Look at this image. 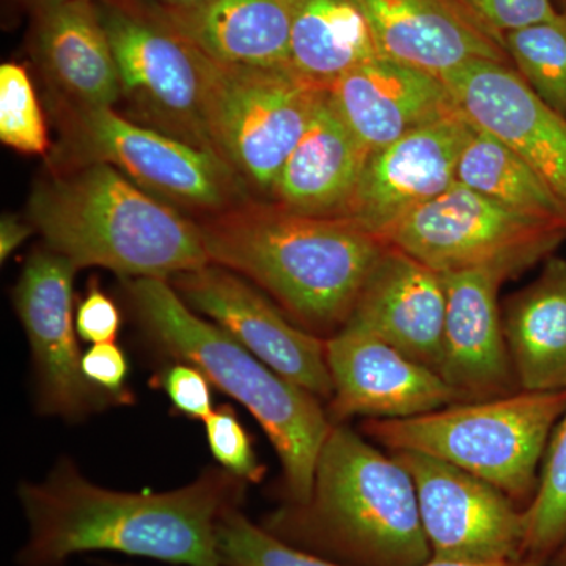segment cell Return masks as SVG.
I'll list each match as a JSON object with an SVG mask.
<instances>
[{"label":"cell","instance_id":"52a82bcc","mask_svg":"<svg viewBox=\"0 0 566 566\" xmlns=\"http://www.w3.org/2000/svg\"><path fill=\"white\" fill-rule=\"evenodd\" d=\"M324 92L290 66L253 69L211 61L208 128L216 153L245 188L271 199L283 164L311 125Z\"/></svg>","mask_w":566,"mask_h":566},{"label":"cell","instance_id":"e575fe53","mask_svg":"<svg viewBox=\"0 0 566 566\" xmlns=\"http://www.w3.org/2000/svg\"><path fill=\"white\" fill-rule=\"evenodd\" d=\"M82 371L85 378L103 392L120 398L123 403H132V394L125 387L128 378V360L120 346L93 345L82 357Z\"/></svg>","mask_w":566,"mask_h":566},{"label":"cell","instance_id":"30bf717a","mask_svg":"<svg viewBox=\"0 0 566 566\" xmlns=\"http://www.w3.org/2000/svg\"><path fill=\"white\" fill-rule=\"evenodd\" d=\"M381 240L441 274L501 270L515 277L549 259L566 230L506 210L457 181Z\"/></svg>","mask_w":566,"mask_h":566},{"label":"cell","instance_id":"836d02e7","mask_svg":"<svg viewBox=\"0 0 566 566\" xmlns=\"http://www.w3.org/2000/svg\"><path fill=\"white\" fill-rule=\"evenodd\" d=\"M122 327L117 304L92 282L84 300L77 305L76 331L84 342L92 345L114 344Z\"/></svg>","mask_w":566,"mask_h":566},{"label":"cell","instance_id":"3957f363","mask_svg":"<svg viewBox=\"0 0 566 566\" xmlns=\"http://www.w3.org/2000/svg\"><path fill=\"white\" fill-rule=\"evenodd\" d=\"M286 545L349 566H422L431 558L411 475L390 453L334 423L304 504L263 517Z\"/></svg>","mask_w":566,"mask_h":566},{"label":"cell","instance_id":"5b68a950","mask_svg":"<svg viewBox=\"0 0 566 566\" xmlns=\"http://www.w3.org/2000/svg\"><path fill=\"white\" fill-rule=\"evenodd\" d=\"M126 289L145 334L159 352L199 368L212 387L248 408L281 461L286 504H304L334 424L322 400L196 315L169 281L129 279Z\"/></svg>","mask_w":566,"mask_h":566},{"label":"cell","instance_id":"d4e9b609","mask_svg":"<svg viewBox=\"0 0 566 566\" xmlns=\"http://www.w3.org/2000/svg\"><path fill=\"white\" fill-rule=\"evenodd\" d=\"M289 66L329 88L349 70L378 57L374 36L353 0H289Z\"/></svg>","mask_w":566,"mask_h":566},{"label":"cell","instance_id":"277c9868","mask_svg":"<svg viewBox=\"0 0 566 566\" xmlns=\"http://www.w3.org/2000/svg\"><path fill=\"white\" fill-rule=\"evenodd\" d=\"M29 222L77 268H104L126 281H169L210 264L199 223L106 163L71 164L43 178L29 200Z\"/></svg>","mask_w":566,"mask_h":566},{"label":"cell","instance_id":"7c38bea8","mask_svg":"<svg viewBox=\"0 0 566 566\" xmlns=\"http://www.w3.org/2000/svg\"><path fill=\"white\" fill-rule=\"evenodd\" d=\"M411 475L431 557L502 562L526 557V517L479 476L415 452H390Z\"/></svg>","mask_w":566,"mask_h":566},{"label":"cell","instance_id":"8fae6325","mask_svg":"<svg viewBox=\"0 0 566 566\" xmlns=\"http://www.w3.org/2000/svg\"><path fill=\"white\" fill-rule=\"evenodd\" d=\"M80 268L51 249L32 253L14 289V307L31 345L36 406L43 416L80 422L120 398L93 386L82 371L73 314V282Z\"/></svg>","mask_w":566,"mask_h":566},{"label":"cell","instance_id":"484cf974","mask_svg":"<svg viewBox=\"0 0 566 566\" xmlns=\"http://www.w3.org/2000/svg\"><path fill=\"white\" fill-rule=\"evenodd\" d=\"M457 181L506 210L566 230V208L505 142L474 123L458 159Z\"/></svg>","mask_w":566,"mask_h":566},{"label":"cell","instance_id":"6da1fadb","mask_svg":"<svg viewBox=\"0 0 566 566\" xmlns=\"http://www.w3.org/2000/svg\"><path fill=\"white\" fill-rule=\"evenodd\" d=\"M248 482L207 468L166 493H126L95 485L63 458L40 483L18 486L28 539L18 566H65L77 554L112 551L186 566H222L219 524L241 509Z\"/></svg>","mask_w":566,"mask_h":566},{"label":"cell","instance_id":"ab89813d","mask_svg":"<svg viewBox=\"0 0 566 566\" xmlns=\"http://www.w3.org/2000/svg\"><path fill=\"white\" fill-rule=\"evenodd\" d=\"M35 9H41V7L51 6V3L62 2V0H29Z\"/></svg>","mask_w":566,"mask_h":566},{"label":"cell","instance_id":"d6986e66","mask_svg":"<svg viewBox=\"0 0 566 566\" xmlns=\"http://www.w3.org/2000/svg\"><path fill=\"white\" fill-rule=\"evenodd\" d=\"M446 305L442 274L387 244L348 324L364 327L439 374Z\"/></svg>","mask_w":566,"mask_h":566},{"label":"cell","instance_id":"4dcf8cb0","mask_svg":"<svg viewBox=\"0 0 566 566\" xmlns=\"http://www.w3.org/2000/svg\"><path fill=\"white\" fill-rule=\"evenodd\" d=\"M203 423L212 457L222 469L248 483L263 479L266 468L256 458L251 438L232 406H219Z\"/></svg>","mask_w":566,"mask_h":566},{"label":"cell","instance_id":"4316f807","mask_svg":"<svg viewBox=\"0 0 566 566\" xmlns=\"http://www.w3.org/2000/svg\"><path fill=\"white\" fill-rule=\"evenodd\" d=\"M504 43L528 87L566 117V13L506 33Z\"/></svg>","mask_w":566,"mask_h":566},{"label":"cell","instance_id":"ffe728a7","mask_svg":"<svg viewBox=\"0 0 566 566\" xmlns=\"http://www.w3.org/2000/svg\"><path fill=\"white\" fill-rule=\"evenodd\" d=\"M327 93L370 153L458 109L444 81L381 55L349 70Z\"/></svg>","mask_w":566,"mask_h":566},{"label":"cell","instance_id":"7402d4cb","mask_svg":"<svg viewBox=\"0 0 566 566\" xmlns=\"http://www.w3.org/2000/svg\"><path fill=\"white\" fill-rule=\"evenodd\" d=\"M370 151L324 92L311 125L283 164L270 202L293 212L342 218Z\"/></svg>","mask_w":566,"mask_h":566},{"label":"cell","instance_id":"9a60e30c","mask_svg":"<svg viewBox=\"0 0 566 566\" xmlns=\"http://www.w3.org/2000/svg\"><path fill=\"white\" fill-rule=\"evenodd\" d=\"M333 378V423L352 417L409 419L461 403L453 387L433 368L387 344L356 324L326 338Z\"/></svg>","mask_w":566,"mask_h":566},{"label":"cell","instance_id":"cb8c5ba5","mask_svg":"<svg viewBox=\"0 0 566 566\" xmlns=\"http://www.w3.org/2000/svg\"><path fill=\"white\" fill-rule=\"evenodd\" d=\"M502 322L520 390H566V260L549 256L539 277L509 297Z\"/></svg>","mask_w":566,"mask_h":566},{"label":"cell","instance_id":"f35d334b","mask_svg":"<svg viewBox=\"0 0 566 566\" xmlns=\"http://www.w3.org/2000/svg\"><path fill=\"white\" fill-rule=\"evenodd\" d=\"M557 566H566V542L562 545L560 549L557 551Z\"/></svg>","mask_w":566,"mask_h":566},{"label":"cell","instance_id":"60d3db41","mask_svg":"<svg viewBox=\"0 0 566 566\" xmlns=\"http://www.w3.org/2000/svg\"><path fill=\"white\" fill-rule=\"evenodd\" d=\"M554 3L562 13H566V0H554Z\"/></svg>","mask_w":566,"mask_h":566},{"label":"cell","instance_id":"d6a6232c","mask_svg":"<svg viewBox=\"0 0 566 566\" xmlns=\"http://www.w3.org/2000/svg\"><path fill=\"white\" fill-rule=\"evenodd\" d=\"M158 378L159 386L182 416L203 422L214 411L211 382L193 365L175 360Z\"/></svg>","mask_w":566,"mask_h":566},{"label":"cell","instance_id":"e0dca14e","mask_svg":"<svg viewBox=\"0 0 566 566\" xmlns=\"http://www.w3.org/2000/svg\"><path fill=\"white\" fill-rule=\"evenodd\" d=\"M446 323L439 375L464 401L493 400L520 389L504 333L499 290L501 270L442 274Z\"/></svg>","mask_w":566,"mask_h":566},{"label":"cell","instance_id":"8d00e7d4","mask_svg":"<svg viewBox=\"0 0 566 566\" xmlns=\"http://www.w3.org/2000/svg\"><path fill=\"white\" fill-rule=\"evenodd\" d=\"M422 566H542V562L531 557L502 562H457L439 560V558L431 557L430 560H428L427 564H423Z\"/></svg>","mask_w":566,"mask_h":566},{"label":"cell","instance_id":"f1b7e54d","mask_svg":"<svg viewBox=\"0 0 566 566\" xmlns=\"http://www.w3.org/2000/svg\"><path fill=\"white\" fill-rule=\"evenodd\" d=\"M219 554L222 566H349L286 545L241 509L227 513L219 524Z\"/></svg>","mask_w":566,"mask_h":566},{"label":"cell","instance_id":"4fadbf2b","mask_svg":"<svg viewBox=\"0 0 566 566\" xmlns=\"http://www.w3.org/2000/svg\"><path fill=\"white\" fill-rule=\"evenodd\" d=\"M169 283L193 312L212 319L275 374L329 403L326 340L297 326L253 283L214 263L174 275Z\"/></svg>","mask_w":566,"mask_h":566},{"label":"cell","instance_id":"ac0fdd59","mask_svg":"<svg viewBox=\"0 0 566 566\" xmlns=\"http://www.w3.org/2000/svg\"><path fill=\"white\" fill-rule=\"evenodd\" d=\"M376 51L444 80L472 61L509 63V52L455 0H353Z\"/></svg>","mask_w":566,"mask_h":566},{"label":"cell","instance_id":"74e56055","mask_svg":"<svg viewBox=\"0 0 566 566\" xmlns=\"http://www.w3.org/2000/svg\"><path fill=\"white\" fill-rule=\"evenodd\" d=\"M118 2L132 3L144 9L178 10L200 6L207 0H118Z\"/></svg>","mask_w":566,"mask_h":566},{"label":"cell","instance_id":"2e32d148","mask_svg":"<svg viewBox=\"0 0 566 566\" xmlns=\"http://www.w3.org/2000/svg\"><path fill=\"white\" fill-rule=\"evenodd\" d=\"M465 117L513 148L566 208V117L509 63L472 61L447 74Z\"/></svg>","mask_w":566,"mask_h":566},{"label":"cell","instance_id":"b9f144b4","mask_svg":"<svg viewBox=\"0 0 566 566\" xmlns=\"http://www.w3.org/2000/svg\"><path fill=\"white\" fill-rule=\"evenodd\" d=\"M104 566H126V565H112V564H104Z\"/></svg>","mask_w":566,"mask_h":566},{"label":"cell","instance_id":"83f0119b","mask_svg":"<svg viewBox=\"0 0 566 566\" xmlns=\"http://www.w3.org/2000/svg\"><path fill=\"white\" fill-rule=\"evenodd\" d=\"M526 517V557L543 562L566 542V409L543 457L538 488Z\"/></svg>","mask_w":566,"mask_h":566},{"label":"cell","instance_id":"7a4b0ae2","mask_svg":"<svg viewBox=\"0 0 566 566\" xmlns=\"http://www.w3.org/2000/svg\"><path fill=\"white\" fill-rule=\"evenodd\" d=\"M210 263L260 286L297 326L333 337L387 244L345 218L244 202L199 223Z\"/></svg>","mask_w":566,"mask_h":566},{"label":"cell","instance_id":"44dd1931","mask_svg":"<svg viewBox=\"0 0 566 566\" xmlns=\"http://www.w3.org/2000/svg\"><path fill=\"white\" fill-rule=\"evenodd\" d=\"M33 51L62 111L106 109L122 99L120 73L95 0L36 9Z\"/></svg>","mask_w":566,"mask_h":566},{"label":"cell","instance_id":"1f68e13d","mask_svg":"<svg viewBox=\"0 0 566 566\" xmlns=\"http://www.w3.org/2000/svg\"><path fill=\"white\" fill-rule=\"evenodd\" d=\"M483 29L505 48L506 33L560 17L554 0H455Z\"/></svg>","mask_w":566,"mask_h":566},{"label":"cell","instance_id":"9c48e42d","mask_svg":"<svg viewBox=\"0 0 566 566\" xmlns=\"http://www.w3.org/2000/svg\"><path fill=\"white\" fill-rule=\"evenodd\" d=\"M62 112L73 164H111L156 199L211 214L248 202L244 182L216 153L140 125L114 107Z\"/></svg>","mask_w":566,"mask_h":566},{"label":"cell","instance_id":"ba28073f","mask_svg":"<svg viewBox=\"0 0 566 566\" xmlns=\"http://www.w3.org/2000/svg\"><path fill=\"white\" fill-rule=\"evenodd\" d=\"M99 10L120 73L122 98L137 118L148 128L216 153L208 128L211 59L137 7L104 0Z\"/></svg>","mask_w":566,"mask_h":566},{"label":"cell","instance_id":"603a6c76","mask_svg":"<svg viewBox=\"0 0 566 566\" xmlns=\"http://www.w3.org/2000/svg\"><path fill=\"white\" fill-rule=\"evenodd\" d=\"M137 9L170 25L221 65L289 66V0H207L189 9Z\"/></svg>","mask_w":566,"mask_h":566},{"label":"cell","instance_id":"d590c367","mask_svg":"<svg viewBox=\"0 0 566 566\" xmlns=\"http://www.w3.org/2000/svg\"><path fill=\"white\" fill-rule=\"evenodd\" d=\"M31 222H22L17 216L6 214L0 222V259L6 262L7 259L17 251L18 248L33 232Z\"/></svg>","mask_w":566,"mask_h":566},{"label":"cell","instance_id":"f546056e","mask_svg":"<svg viewBox=\"0 0 566 566\" xmlns=\"http://www.w3.org/2000/svg\"><path fill=\"white\" fill-rule=\"evenodd\" d=\"M0 140L25 155L50 150L46 122L28 70L20 63L0 66Z\"/></svg>","mask_w":566,"mask_h":566},{"label":"cell","instance_id":"5bb4252c","mask_svg":"<svg viewBox=\"0 0 566 566\" xmlns=\"http://www.w3.org/2000/svg\"><path fill=\"white\" fill-rule=\"evenodd\" d=\"M474 123L458 107L371 151L342 218L382 238L457 182L458 159Z\"/></svg>","mask_w":566,"mask_h":566},{"label":"cell","instance_id":"8992f818","mask_svg":"<svg viewBox=\"0 0 566 566\" xmlns=\"http://www.w3.org/2000/svg\"><path fill=\"white\" fill-rule=\"evenodd\" d=\"M565 409L566 390H520L409 419L364 420L363 431L389 452L436 458L485 480L515 502H532L547 442Z\"/></svg>","mask_w":566,"mask_h":566}]
</instances>
